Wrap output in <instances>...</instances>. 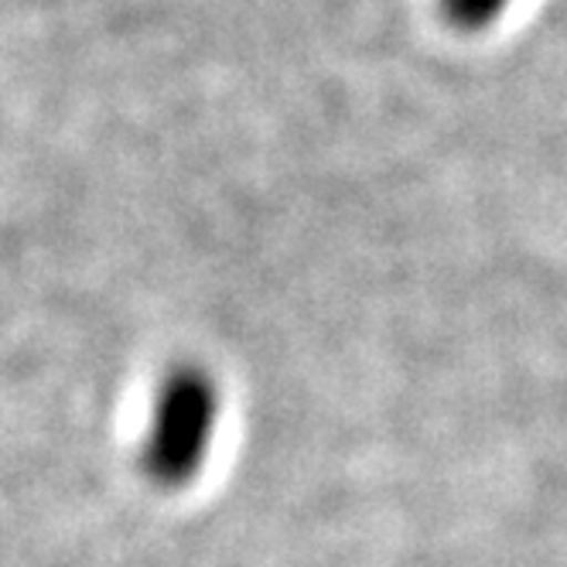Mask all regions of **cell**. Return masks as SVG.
Wrapping results in <instances>:
<instances>
[{
  "label": "cell",
  "mask_w": 567,
  "mask_h": 567,
  "mask_svg": "<svg viewBox=\"0 0 567 567\" xmlns=\"http://www.w3.org/2000/svg\"><path fill=\"white\" fill-rule=\"evenodd\" d=\"M216 421V380L195 362H182V367L168 370L154 393V408L141 444L144 475L157 485H185L209 458Z\"/></svg>",
  "instance_id": "cell-1"
},
{
  "label": "cell",
  "mask_w": 567,
  "mask_h": 567,
  "mask_svg": "<svg viewBox=\"0 0 567 567\" xmlns=\"http://www.w3.org/2000/svg\"><path fill=\"white\" fill-rule=\"evenodd\" d=\"M513 0H437V14L452 31L462 34H478L489 31Z\"/></svg>",
  "instance_id": "cell-2"
}]
</instances>
